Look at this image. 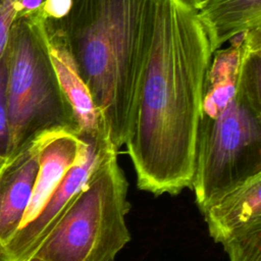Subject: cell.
Masks as SVG:
<instances>
[{
    "mask_svg": "<svg viewBox=\"0 0 261 261\" xmlns=\"http://www.w3.org/2000/svg\"><path fill=\"white\" fill-rule=\"evenodd\" d=\"M16 15L13 3L9 0H0V58L5 51L9 30ZM2 165L0 162V168Z\"/></svg>",
    "mask_w": 261,
    "mask_h": 261,
    "instance_id": "cell-14",
    "label": "cell"
},
{
    "mask_svg": "<svg viewBox=\"0 0 261 261\" xmlns=\"http://www.w3.org/2000/svg\"><path fill=\"white\" fill-rule=\"evenodd\" d=\"M213 52L204 84L191 189L202 214L261 174V29Z\"/></svg>",
    "mask_w": 261,
    "mask_h": 261,
    "instance_id": "cell-2",
    "label": "cell"
},
{
    "mask_svg": "<svg viewBox=\"0 0 261 261\" xmlns=\"http://www.w3.org/2000/svg\"><path fill=\"white\" fill-rule=\"evenodd\" d=\"M25 261H45V260L42 259V258H40V257L37 256V255H33V256H31L29 259H27Z\"/></svg>",
    "mask_w": 261,
    "mask_h": 261,
    "instance_id": "cell-18",
    "label": "cell"
},
{
    "mask_svg": "<svg viewBox=\"0 0 261 261\" xmlns=\"http://www.w3.org/2000/svg\"><path fill=\"white\" fill-rule=\"evenodd\" d=\"M7 56L4 51L0 58V162L5 163L10 157V135L7 107Z\"/></svg>",
    "mask_w": 261,
    "mask_h": 261,
    "instance_id": "cell-13",
    "label": "cell"
},
{
    "mask_svg": "<svg viewBox=\"0 0 261 261\" xmlns=\"http://www.w3.org/2000/svg\"><path fill=\"white\" fill-rule=\"evenodd\" d=\"M13 3L17 16L38 12L45 0H9Z\"/></svg>",
    "mask_w": 261,
    "mask_h": 261,
    "instance_id": "cell-16",
    "label": "cell"
},
{
    "mask_svg": "<svg viewBox=\"0 0 261 261\" xmlns=\"http://www.w3.org/2000/svg\"><path fill=\"white\" fill-rule=\"evenodd\" d=\"M5 52L9 158L46 133L66 130L77 136L74 114L49 56L40 11L14 18Z\"/></svg>",
    "mask_w": 261,
    "mask_h": 261,
    "instance_id": "cell-4",
    "label": "cell"
},
{
    "mask_svg": "<svg viewBox=\"0 0 261 261\" xmlns=\"http://www.w3.org/2000/svg\"><path fill=\"white\" fill-rule=\"evenodd\" d=\"M39 167V137L0 168V247L19 228Z\"/></svg>",
    "mask_w": 261,
    "mask_h": 261,
    "instance_id": "cell-8",
    "label": "cell"
},
{
    "mask_svg": "<svg viewBox=\"0 0 261 261\" xmlns=\"http://www.w3.org/2000/svg\"><path fill=\"white\" fill-rule=\"evenodd\" d=\"M189 5H191L195 10H199L203 5H205L210 0H185Z\"/></svg>",
    "mask_w": 261,
    "mask_h": 261,
    "instance_id": "cell-17",
    "label": "cell"
},
{
    "mask_svg": "<svg viewBox=\"0 0 261 261\" xmlns=\"http://www.w3.org/2000/svg\"><path fill=\"white\" fill-rule=\"evenodd\" d=\"M44 29L49 56L60 89L77 123V137L96 140L110 139L103 114L94 103L91 92L82 80L63 39L45 20Z\"/></svg>",
    "mask_w": 261,
    "mask_h": 261,
    "instance_id": "cell-7",
    "label": "cell"
},
{
    "mask_svg": "<svg viewBox=\"0 0 261 261\" xmlns=\"http://www.w3.org/2000/svg\"><path fill=\"white\" fill-rule=\"evenodd\" d=\"M196 11L213 52L236 36L261 29V0H210Z\"/></svg>",
    "mask_w": 261,
    "mask_h": 261,
    "instance_id": "cell-11",
    "label": "cell"
},
{
    "mask_svg": "<svg viewBox=\"0 0 261 261\" xmlns=\"http://www.w3.org/2000/svg\"><path fill=\"white\" fill-rule=\"evenodd\" d=\"M203 215L210 237L221 245L261 228V174L226 194Z\"/></svg>",
    "mask_w": 261,
    "mask_h": 261,
    "instance_id": "cell-10",
    "label": "cell"
},
{
    "mask_svg": "<svg viewBox=\"0 0 261 261\" xmlns=\"http://www.w3.org/2000/svg\"><path fill=\"white\" fill-rule=\"evenodd\" d=\"M80 139L85 142L80 157L67 170L40 213L0 247V261H25L33 256L59 216L86 185L93 170L108 155L117 152L110 139Z\"/></svg>",
    "mask_w": 261,
    "mask_h": 261,
    "instance_id": "cell-6",
    "label": "cell"
},
{
    "mask_svg": "<svg viewBox=\"0 0 261 261\" xmlns=\"http://www.w3.org/2000/svg\"><path fill=\"white\" fill-rule=\"evenodd\" d=\"M85 142L66 132H50L39 137V167L33 193L19 228L43 209L67 170L80 157Z\"/></svg>",
    "mask_w": 261,
    "mask_h": 261,
    "instance_id": "cell-9",
    "label": "cell"
},
{
    "mask_svg": "<svg viewBox=\"0 0 261 261\" xmlns=\"http://www.w3.org/2000/svg\"><path fill=\"white\" fill-rule=\"evenodd\" d=\"M127 180L108 155L59 216L34 255L45 261H114L130 241Z\"/></svg>",
    "mask_w": 261,
    "mask_h": 261,
    "instance_id": "cell-5",
    "label": "cell"
},
{
    "mask_svg": "<svg viewBox=\"0 0 261 261\" xmlns=\"http://www.w3.org/2000/svg\"><path fill=\"white\" fill-rule=\"evenodd\" d=\"M213 51L197 11L159 0L155 30L124 145L137 187L155 196L191 188L204 84Z\"/></svg>",
    "mask_w": 261,
    "mask_h": 261,
    "instance_id": "cell-1",
    "label": "cell"
},
{
    "mask_svg": "<svg viewBox=\"0 0 261 261\" xmlns=\"http://www.w3.org/2000/svg\"><path fill=\"white\" fill-rule=\"evenodd\" d=\"M71 0H45L40 8V14L44 19H61L69 11Z\"/></svg>",
    "mask_w": 261,
    "mask_h": 261,
    "instance_id": "cell-15",
    "label": "cell"
},
{
    "mask_svg": "<svg viewBox=\"0 0 261 261\" xmlns=\"http://www.w3.org/2000/svg\"><path fill=\"white\" fill-rule=\"evenodd\" d=\"M229 261H261V228L222 244Z\"/></svg>",
    "mask_w": 261,
    "mask_h": 261,
    "instance_id": "cell-12",
    "label": "cell"
},
{
    "mask_svg": "<svg viewBox=\"0 0 261 261\" xmlns=\"http://www.w3.org/2000/svg\"><path fill=\"white\" fill-rule=\"evenodd\" d=\"M159 0H71L61 19H44L63 39L118 149L129 135Z\"/></svg>",
    "mask_w": 261,
    "mask_h": 261,
    "instance_id": "cell-3",
    "label": "cell"
}]
</instances>
